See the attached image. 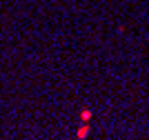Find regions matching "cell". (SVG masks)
I'll use <instances>...</instances> for the list:
<instances>
[{"mask_svg":"<svg viewBox=\"0 0 149 140\" xmlns=\"http://www.w3.org/2000/svg\"><path fill=\"white\" fill-rule=\"evenodd\" d=\"M87 134H89V127H87V125H82V127H78V131H76V138L82 140V138H87Z\"/></svg>","mask_w":149,"mask_h":140,"instance_id":"6da1fadb","label":"cell"},{"mask_svg":"<svg viewBox=\"0 0 149 140\" xmlns=\"http://www.w3.org/2000/svg\"><path fill=\"white\" fill-rule=\"evenodd\" d=\"M89 118H91V111H89V109H82L80 111V120L82 122H89Z\"/></svg>","mask_w":149,"mask_h":140,"instance_id":"7a4b0ae2","label":"cell"}]
</instances>
